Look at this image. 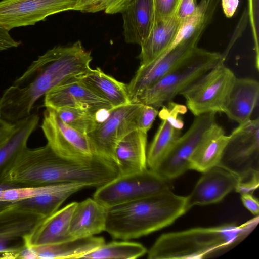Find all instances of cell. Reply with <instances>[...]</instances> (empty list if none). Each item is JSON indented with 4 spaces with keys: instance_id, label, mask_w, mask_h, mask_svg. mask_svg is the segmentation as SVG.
Wrapping results in <instances>:
<instances>
[{
    "instance_id": "1",
    "label": "cell",
    "mask_w": 259,
    "mask_h": 259,
    "mask_svg": "<svg viewBox=\"0 0 259 259\" xmlns=\"http://www.w3.org/2000/svg\"><path fill=\"white\" fill-rule=\"evenodd\" d=\"M88 61L74 45L57 46L33 61L0 98V118L12 124L31 114L35 103L55 87L82 76Z\"/></svg>"
},
{
    "instance_id": "2",
    "label": "cell",
    "mask_w": 259,
    "mask_h": 259,
    "mask_svg": "<svg viewBox=\"0 0 259 259\" xmlns=\"http://www.w3.org/2000/svg\"><path fill=\"white\" fill-rule=\"evenodd\" d=\"M119 175L116 164L95 156L87 161L64 158L47 144L27 147L18 156L2 182L30 186L67 183H84L100 187Z\"/></svg>"
},
{
    "instance_id": "3",
    "label": "cell",
    "mask_w": 259,
    "mask_h": 259,
    "mask_svg": "<svg viewBox=\"0 0 259 259\" xmlns=\"http://www.w3.org/2000/svg\"><path fill=\"white\" fill-rule=\"evenodd\" d=\"M258 215L237 225L226 224L163 234L147 252L149 259H200L214 257L236 246L256 228Z\"/></svg>"
},
{
    "instance_id": "4",
    "label": "cell",
    "mask_w": 259,
    "mask_h": 259,
    "mask_svg": "<svg viewBox=\"0 0 259 259\" xmlns=\"http://www.w3.org/2000/svg\"><path fill=\"white\" fill-rule=\"evenodd\" d=\"M186 212V196L169 189L107 208L105 231L116 239L138 238L170 225Z\"/></svg>"
},
{
    "instance_id": "5",
    "label": "cell",
    "mask_w": 259,
    "mask_h": 259,
    "mask_svg": "<svg viewBox=\"0 0 259 259\" xmlns=\"http://www.w3.org/2000/svg\"><path fill=\"white\" fill-rule=\"evenodd\" d=\"M240 179L236 192L252 194L259 182V119L239 124L230 135L218 164Z\"/></svg>"
},
{
    "instance_id": "6",
    "label": "cell",
    "mask_w": 259,
    "mask_h": 259,
    "mask_svg": "<svg viewBox=\"0 0 259 259\" xmlns=\"http://www.w3.org/2000/svg\"><path fill=\"white\" fill-rule=\"evenodd\" d=\"M224 58L220 53L198 47L163 77L144 90L134 102L157 109L171 101L177 95L204 75Z\"/></svg>"
},
{
    "instance_id": "7",
    "label": "cell",
    "mask_w": 259,
    "mask_h": 259,
    "mask_svg": "<svg viewBox=\"0 0 259 259\" xmlns=\"http://www.w3.org/2000/svg\"><path fill=\"white\" fill-rule=\"evenodd\" d=\"M222 58L210 70L182 91L187 108L195 116L223 112L235 80L233 71Z\"/></svg>"
},
{
    "instance_id": "8",
    "label": "cell",
    "mask_w": 259,
    "mask_h": 259,
    "mask_svg": "<svg viewBox=\"0 0 259 259\" xmlns=\"http://www.w3.org/2000/svg\"><path fill=\"white\" fill-rule=\"evenodd\" d=\"M171 189L169 181L154 170L117 177L97 188L93 198L107 208L140 200Z\"/></svg>"
},
{
    "instance_id": "9",
    "label": "cell",
    "mask_w": 259,
    "mask_h": 259,
    "mask_svg": "<svg viewBox=\"0 0 259 259\" xmlns=\"http://www.w3.org/2000/svg\"><path fill=\"white\" fill-rule=\"evenodd\" d=\"M141 105L132 102L112 108L87 134L94 156L115 163L116 147L124 136L137 129L135 118Z\"/></svg>"
},
{
    "instance_id": "10",
    "label": "cell",
    "mask_w": 259,
    "mask_h": 259,
    "mask_svg": "<svg viewBox=\"0 0 259 259\" xmlns=\"http://www.w3.org/2000/svg\"><path fill=\"white\" fill-rule=\"evenodd\" d=\"M215 114L211 112L195 116L186 132L180 136L153 170L163 179L170 181L190 169L191 158L211 127L216 122Z\"/></svg>"
},
{
    "instance_id": "11",
    "label": "cell",
    "mask_w": 259,
    "mask_h": 259,
    "mask_svg": "<svg viewBox=\"0 0 259 259\" xmlns=\"http://www.w3.org/2000/svg\"><path fill=\"white\" fill-rule=\"evenodd\" d=\"M41 127L47 144L59 155L79 161L94 158L87 135L66 124L55 110L46 108Z\"/></svg>"
},
{
    "instance_id": "12",
    "label": "cell",
    "mask_w": 259,
    "mask_h": 259,
    "mask_svg": "<svg viewBox=\"0 0 259 259\" xmlns=\"http://www.w3.org/2000/svg\"><path fill=\"white\" fill-rule=\"evenodd\" d=\"M77 0H2L0 27L10 30L33 25L48 16L75 10Z\"/></svg>"
},
{
    "instance_id": "13",
    "label": "cell",
    "mask_w": 259,
    "mask_h": 259,
    "mask_svg": "<svg viewBox=\"0 0 259 259\" xmlns=\"http://www.w3.org/2000/svg\"><path fill=\"white\" fill-rule=\"evenodd\" d=\"M201 35L195 34L184 39L156 60L141 65L127 84L131 102L146 89L163 77L188 56L197 47Z\"/></svg>"
},
{
    "instance_id": "14",
    "label": "cell",
    "mask_w": 259,
    "mask_h": 259,
    "mask_svg": "<svg viewBox=\"0 0 259 259\" xmlns=\"http://www.w3.org/2000/svg\"><path fill=\"white\" fill-rule=\"evenodd\" d=\"M44 106L54 110L63 108H80L95 112H108L113 107L79 78L52 89L45 95Z\"/></svg>"
},
{
    "instance_id": "15",
    "label": "cell",
    "mask_w": 259,
    "mask_h": 259,
    "mask_svg": "<svg viewBox=\"0 0 259 259\" xmlns=\"http://www.w3.org/2000/svg\"><path fill=\"white\" fill-rule=\"evenodd\" d=\"M202 173L191 193L186 196L187 211L196 205L219 202L236 191L240 182L236 175L218 165Z\"/></svg>"
},
{
    "instance_id": "16",
    "label": "cell",
    "mask_w": 259,
    "mask_h": 259,
    "mask_svg": "<svg viewBox=\"0 0 259 259\" xmlns=\"http://www.w3.org/2000/svg\"><path fill=\"white\" fill-rule=\"evenodd\" d=\"M43 218L16 207L14 202H6L0 207V254L2 258L13 255L19 247L11 243L29 233Z\"/></svg>"
},
{
    "instance_id": "17",
    "label": "cell",
    "mask_w": 259,
    "mask_h": 259,
    "mask_svg": "<svg viewBox=\"0 0 259 259\" xmlns=\"http://www.w3.org/2000/svg\"><path fill=\"white\" fill-rule=\"evenodd\" d=\"M77 203H69L40 220L23 237V244L26 246L33 247L72 240L69 230L71 218Z\"/></svg>"
},
{
    "instance_id": "18",
    "label": "cell",
    "mask_w": 259,
    "mask_h": 259,
    "mask_svg": "<svg viewBox=\"0 0 259 259\" xmlns=\"http://www.w3.org/2000/svg\"><path fill=\"white\" fill-rule=\"evenodd\" d=\"M147 133L135 129L118 143L115 150V163L119 175L143 171L147 168Z\"/></svg>"
},
{
    "instance_id": "19",
    "label": "cell",
    "mask_w": 259,
    "mask_h": 259,
    "mask_svg": "<svg viewBox=\"0 0 259 259\" xmlns=\"http://www.w3.org/2000/svg\"><path fill=\"white\" fill-rule=\"evenodd\" d=\"M121 13L125 41L140 46L148 37L155 21L154 1L132 0Z\"/></svg>"
},
{
    "instance_id": "20",
    "label": "cell",
    "mask_w": 259,
    "mask_h": 259,
    "mask_svg": "<svg viewBox=\"0 0 259 259\" xmlns=\"http://www.w3.org/2000/svg\"><path fill=\"white\" fill-rule=\"evenodd\" d=\"M259 83L250 78H236L224 113L239 124L251 119L258 104Z\"/></svg>"
},
{
    "instance_id": "21",
    "label": "cell",
    "mask_w": 259,
    "mask_h": 259,
    "mask_svg": "<svg viewBox=\"0 0 259 259\" xmlns=\"http://www.w3.org/2000/svg\"><path fill=\"white\" fill-rule=\"evenodd\" d=\"M107 208L94 198L77 202L69 226L71 239L93 236L105 231Z\"/></svg>"
},
{
    "instance_id": "22",
    "label": "cell",
    "mask_w": 259,
    "mask_h": 259,
    "mask_svg": "<svg viewBox=\"0 0 259 259\" xmlns=\"http://www.w3.org/2000/svg\"><path fill=\"white\" fill-rule=\"evenodd\" d=\"M182 22L174 15L165 20H155L148 37L140 45V65H146L166 52L171 46Z\"/></svg>"
},
{
    "instance_id": "23",
    "label": "cell",
    "mask_w": 259,
    "mask_h": 259,
    "mask_svg": "<svg viewBox=\"0 0 259 259\" xmlns=\"http://www.w3.org/2000/svg\"><path fill=\"white\" fill-rule=\"evenodd\" d=\"M39 120L31 114L15 123L10 135L0 144V183L21 153L27 147L28 139Z\"/></svg>"
},
{
    "instance_id": "24",
    "label": "cell",
    "mask_w": 259,
    "mask_h": 259,
    "mask_svg": "<svg viewBox=\"0 0 259 259\" xmlns=\"http://www.w3.org/2000/svg\"><path fill=\"white\" fill-rule=\"evenodd\" d=\"M90 186L84 183L60 184L52 191L13 202L18 209L45 218L58 210L61 204L70 196Z\"/></svg>"
},
{
    "instance_id": "25",
    "label": "cell",
    "mask_w": 259,
    "mask_h": 259,
    "mask_svg": "<svg viewBox=\"0 0 259 259\" xmlns=\"http://www.w3.org/2000/svg\"><path fill=\"white\" fill-rule=\"evenodd\" d=\"M229 138L223 128L214 123L193 153L190 169L203 172L218 165Z\"/></svg>"
},
{
    "instance_id": "26",
    "label": "cell",
    "mask_w": 259,
    "mask_h": 259,
    "mask_svg": "<svg viewBox=\"0 0 259 259\" xmlns=\"http://www.w3.org/2000/svg\"><path fill=\"white\" fill-rule=\"evenodd\" d=\"M79 79L113 108L132 103L127 84L107 74L99 68L91 69Z\"/></svg>"
},
{
    "instance_id": "27",
    "label": "cell",
    "mask_w": 259,
    "mask_h": 259,
    "mask_svg": "<svg viewBox=\"0 0 259 259\" xmlns=\"http://www.w3.org/2000/svg\"><path fill=\"white\" fill-rule=\"evenodd\" d=\"M105 243L104 238L94 236L63 242L33 246L37 259L82 258Z\"/></svg>"
},
{
    "instance_id": "28",
    "label": "cell",
    "mask_w": 259,
    "mask_h": 259,
    "mask_svg": "<svg viewBox=\"0 0 259 259\" xmlns=\"http://www.w3.org/2000/svg\"><path fill=\"white\" fill-rule=\"evenodd\" d=\"M219 0H200L193 13L182 23L178 34L169 49L195 34L202 35L209 24Z\"/></svg>"
},
{
    "instance_id": "29",
    "label": "cell",
    "mask_w": 259,
    "mask_h": 259,
    "mask_svg": "<svg viewBox=\"0 0 259 259\" xmlns=\"http://www.w3.org/2000/svg\"><path fill=\"white\" fill-rule=\"evenodd\" d=\"M181 136V130L174 127L166 119L161 122L147 153V165L154 170L168 153Z\"/></svg>"
},
{
    "instance_id": "30",
    "label": "cell",
    "mask_w": 259,
    "mask_h": 259,
    "mask_svg": "<svg viewBox=\"0 0 259 259\" xmlns=\"http://www.w3.org/2000/svg\"><path fill=\"white\" fill-rule=\"evenodd\" d=\"M147 252L141 244L127 241H113L104 244L97 249L84 255L82 258L135 259Z\"/></svg>"
},
{
    "instance_id": "31",
    "label": "cell",
    "mask_w": 259,
    "mask_h": 259,
    "mask_svg": "<svg viewBox=\"0 0 259 259\" xmlns=\"http://www.w3.org/2000/svg\"><path fill=\"white\" fill-rule=\"evenodd\" d=\"M55 111L66 124L87 135L96 127L99 122L98 119L99 113L89 110L63 108Z\"/></svg>"
},
{
    "instance_id": "32",
    "label": "cell",
    "mask_w": 259,
    "mask_h": 259,
    "mask_svg": "<svg viewBox=\"0 0 259 259\" xmlns=\"http://www.w3.org/2000/svg\"><path fill=\"white\" fill-rule=\"evenodd\" d=\"M132 0H77L75 10L95 13L104 11L113 14L121 13Z\"/></svg>"
},
{
    "instance_id": "33",
    "label": "cell",
    "mask_w": 259,
    "mask_h": 259,
    "mask_svg": "<svg viewBox=\"0 0 259 259\" xmlns=\"http://www.w3.org/2000/svg\"><path fill=\"white\" fill-rule=\"evenodd\" d=\"M166 105H163L158 112V115L161 119H166L176 128L181 130L184 122L180 115L187 112V107L170 101Z\"/></svg>"
},
{
    "instance_id": "34",
    "label": "cell",
    "mask_w": 259,
    "mask_h": 259,
    "mask_svg": "<svg viewBox=\"0 0 259 259\" xmlns=\"http://www.w3.org/2000/svg\"><path fill=\"white\" fill-rule=\"evenodd\" d=\"M158 109L152 106L142 104L135 118L136 128L147 133L158 115Z\"/></svg>"
},
{
    "instance_id": "35",
    "label": "cell",
    "mask_w": 259,
    "mask_h": 259,
    "mask_svg": "<svg viewBox=\"0 0 259 259\" xmlns=\"http://www.w3.org/2000/svg\"><path fill=\"white\" fill-rule=\"evenodd\" d=\"M153 1L155 20H165L176 15L180 0Z\"/></svg>"
},
{
    "instance_id": "36",
    "label": "cell",
    "mask_w": 259,
    "mask_h": 259,
    "mask_svg": "<svg viewBox=\"0 0 259 259\" xmlns=\"http://www.w3.org/2000/svg\"><path fill=\"white\" fill-rule=\"evenodd\" d=\"M197 5L196 0H180L176 16L182 23L193 13Z\"/></svg>"
},
{
    "instance_id": "37",
    "label": "cell",
    "mask_w": 259,
    "mask_h": 259,
    "mask_svg": "<svg viewBox=\"0 0 259 259\" xmlns=\"http://www.w3.org/2000/svg\"><path fill=\"white\" fill-rule=\"evenodd\" d=\"M20 42L14 40L9 34V30L0 27V51L16 48Z\"/></svg>"
},
{
    "instance_id": "38",
    "label": "cell",
    "mask_w": 259,
    "mask_h": 259,
    "mask_svg": "<svg viewBox=\"0 0 259 259\" xmlns=\"http://www.w3.org/2000/svg\"><path fill=\"white\" fill-rule=\"evenodd\" d=\"M241 199L243 205L255 216L258 215L259 204L258 200L251 193L241 194Z\"/></svg>"
},
{
    "instance_id": "39",
    "label": "cell",
    "mask_w": 259,
    "mask_h": 259,
    "mask_svg": "<svg viewBox=\"0 0 259 259\" xmlns=\"http://www.w3.org/2000/svg\"><path fill=\"white\" fill-rule=\"evenodd\" d=\"M14 258L36 259L37 255L32 247L23 245L15 252Z\"/></svg>"
},
{
    "instance_id": "40",
    "label": "cell",
    "mask_w": 259,
    "mask_h": 259,
    "mask_svg": "<svg viewBox=\"0 0 259 259\" xmlns=\"http://www.w3.org/2000/svg\"><path fill=\"white\" fill-rule=\"evenodd\" d=\"M221 2L225 16L228 18L233 17L238 7L239 0H221Z\"/></svg>"
},
{
    "instance_id": "41",
    "label": "cell",
    "mask_w": 259,
    "mask_h": 259,
    "mask_svg": "<svg viewBox=\"0 0 259 259\" xmlns=\"http://www.w3.org/2000/svg\"><path fill=\"white\" fill-rule=\"evenodd\" d=\"M15 124L8 122L0 118V144L10 135Z\"/></svg>"
}]
</instances>
